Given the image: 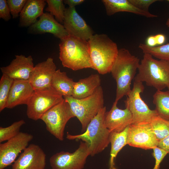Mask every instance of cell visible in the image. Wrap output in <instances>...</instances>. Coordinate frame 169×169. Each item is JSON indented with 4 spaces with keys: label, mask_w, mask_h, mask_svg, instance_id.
Masks as SVG:
<instances>
[{
    "label": "cell",
    "mask_w": 169,
    "mask_h": 169,
    "mask_svg": "<svg viewBox=\"0 0 169 169\" xmlns=\"http://www.w3.org/2000/svg\"><path fill=\"white\" fill-rule=\"evenodd\" d=\"M59 47V58L64 67L74 71L94 69L88 41L68 35L60 39Z\"/></svg>",
    "instance_id": "1"
},
{
    "label": "cell",
    "mask_w": 169,
    "mask_h": 169,
    "mask_svg": "<svg viewBox=\"0 0 169 169\" xmlns=\"http://www.w3.org/2000/svg\"><path fill=\"white\" fill-rule=\"evenodd\" d=\"M140 59L125 48L119 49L117 58L110 72L116 83V98L118 101L131 90V85L140 64Z\"/></svg>",
    "instance_id": "2"
},
{
    "label": "cell",
    "mask_w": 169,
    "mask_h": 169,
    "mask_svg": "<svg viewBox=\"0 0 169 169\" xmlns=\"http://www.w3.org/2000/svg\"><path fill=\"white\" fill-rule=\"evenodd\" d=\"M88 41L94 69L101 74L110 73L118 53L116 44L105 34H94Z\"/></svg>",
    "instance_id": "3"
},
{
    "label": "cell",
    "mask_w": 169,
    "mask_h": 169,
    "mask_svg": "<svg viewBox=\"0 0 169 169\" xmlns=\"http://www.w3.org/2000/svg\"><path fill=\"white\" fill-rule=\"evenodd\" d=\"M134 80L145 82L147 85L158 90L167 88L169 90V61L154 59L144 54Z\"/></svg>",
    "instance_id": "4"
},
{
    "label": "cell",
    "mask_w": 169,
    "mask_h": 169,
    "mask_svg": "<svg viewBox=\"0 0 169 169\" xmlns=\"http://www.w3.org/2000/svg\"><path fill=\"white\" fill-rule=\"evenodd\" d=\"M106 111V107L104 106L91 120L85 132L77 135L68 134L66 138L69 140H80L87 143L91 156L102 152L110 143V132L105 120Z\"/></svg>",
    "instance_id": "5"
},
{
    "label": "cell",
    "mask_w": 169,
    "mask_h": 169,
    "mask_svg": "<svg viewBox=\"0 0 169 169\" xmlns=\"http://www.w3.org/2000/svg\"><path fill=\"white\" fill-rule=\"evenodd\" d=\"M69 104L74 117H76L81 125L84 133L91 120L104 106L102 88L100 86L92 95L80 99L72 96L63 97Z\"/></svg>",
    "instance_id": "6"
},
{
    "label": "cell",
    "mask_w": 169,
    "mask_h": 169,
    "mask_svg": "<svg viewBox=\"0 0 169 169\" xmlns=\"http://www.w3.org/2000/svg\"><path fill=\"white\" fill-rule=\"evenodd\" d=\"M74 117L69 104L64 98L44 114L40 119L45 123L46 129L51 134L62 141L66 125Z\"/></svg>",
    "instance_id": "7"
},
{
    "label": "cell",
    "mask_w": 169,
    "mask_h": 169,
    "mask_svg": "<svg viewBox=\"0 0 169 169\" xmlns=\"http://www.w3.org/2000/svg\"><path fill=\"white\" fill-rule=\"evenodd\" d=\"M64 99L63 97L51 87L34 90L27 105L28 118L37 120L47 111Z\"/></svg>",
    "instance_id": "8"
},
{
    "label": "cell",
    "mask_w": 169,
    "mask_h": 169,
    "mask_svg": "<svg viewBox=\"0 0 169 169\" xmlns=\"http://www.w3.org/2000/svg\"><path fill=\"white\" fill-rule=\"evenodd\" d=\"M144 89L142 82L134 80L133 88L125 101V107L128 108L132 114V124L150 122L158 115L156 110L150 109L141 98V93Z\"/></svg>",
    "instance_id": "9"
},
{
    "label": "cell",
    "mask_w": 169,
    "mask_h": 169,
    "mask_svg": "<svg viewBox=\"0 0 169 169\" xmlns=\"http://www.w3.org/2000/svg\"><path fill=\"white\" fill-rule=\"evenodd\" d=\"M90 156L88 144L82 141L74 152H57L50 157L49 161L52 169H83Z\"/></svg>",
    "instance_id": "10"
},
{
    "label": "cell",
    "mask_w": 169,
    "mask_h": 169,
    "mask_svg": "<svg viewBox=\"0 0 169 169\" xmlns=\"http://www.w3.org/2000/svg\"><path fill=\"white\" fill-rule=\"evenodd\" d=\"M158 142L150 122L132 124L129 126L127 145L147 150L157 146Z\"/></svg>",
    "instance_id": "11"
},
{
    "label": "cell",
    "mask_w": 169,
    "mask_h": 169,
    "mask_svg": "<svg viewBox=\"0 0 169 169\" xmlns=\"http://www.w3.org/2000/svg\"><path fill=\"white\" fill-rule=\"evenodd\" d=\"M33 136L20 132L14 137L0 144V169H4L16 160L19 154L23 151L33 139Z\"/></svg>",
    "instance_id": "12"
},
{
    "label": "cell",
    "mask_w": 169,
    "mask_h": 169,
    "mask_svg": "<svg viewBox=\"0 0 169 169\" xmlns=\"http://www.w3.org/2000/svg\"><path fill=\"white\" fill-rule=\"evenodd\" d=\"M63 25L69 35L88 41L94 35L92 29L76 10L66 8Z\"/></svg>",
    "instance_id": "13"
},
{
    "label": "cell",
    "mask_w": 169,
    "mask_h": 169,
    "mask_svg": "<svg viewBox=\"0 0 169 169\" xmlns=\"http://www.w3.org/2000/svg\"><path fill=\"white\" fill-rule=\"evenodd\" d=\"M46 155L38 145H29L13 162L12 169H44Z\"/></svg>",
    "instance_id": "14"
},
{
    "label": "cell",
    "mask_w": 169,
    "mask_h": 169,
    "mask_svg": "<svg viewBox=\"0 0 169 169\" xmlns=\"http://www.w3.org/2000/svg\"><path fill=\"white\" fill-rule=\"evenodd\" d=\"M56 70V65L51 57L34 66L28 79L34 90H41L51 87L52 78Z\"/></svg>",
    "instance_id": "15"
},
{
    "label": "cell",
    "mask_w": 169,
    "mask_h": 169,
    "mask_svg": "<svg viewBox=\"0 0 169 169\" xmlns=\"http://www.w3.org/2000/svg\"><path fill=\"white\" fill-rule=\"evenodd\" d=\"M117 103L115 101L110 110L105 114V124L110 132H120L132 124V114L128 108L119 109Z\"/></svg>",
    "instance_id": "16"
},
{
    "label": "cell",
    "mask_w": 169,
    "mask_h": 169,
    "mask_svg": "<svg viewBox=\"0 0 169 169\" xmlns=\"http://www.w3.org/2000/svg\"><path fill=\"white\" fill-rule=\"evenodd\" d=\"M34 67L31 56L26 57L21 54L15 55L9 65L1 67L0 70L3 74L13 79L28 80Z\"/></svg>",
    "instance_id": "17"
},
{
    "label": "cell",
    "mask_w": 169,
    "mask_h": 169,
    "mask_svg": "<svg viewBox=\"0 0 169 169\" xmlns=\"http://www.w3.org/2000/svg\"><path fill=\"white\" fill-rule=\"evenodd\" d=\"M29 29V31L32 33H49L60 40L69 35L63 25L48 12L44 13L39 20L30 26Z\"/></svg>",
    "instance_id": "18"
},
{
    "label": "cell",
    "mask_w": 169,
    "mask_h": 169,
    "mask_svg": "<svg viewBox=\"0 0 169 169\" xmlns=\"http://www.w3.org/2000/svg\"><path fill=\"white\" fill-rule=\"evenodd\" d=\"M34 91L28 80L14 79L6 108L12 109L21 105H27Z\"/></svg>",
    "instance_id": "19"
},
{
    "label": "cell",
    "mask_w": 169,
    "mask_h": 169,
    "mask_svg": "<svg viewBox=\"0 0 169 169\" xmlns=\"http://www.w3.org/2000/svg\"><path fill=\"white\" fill-rule=\"evenodd\" d=\"M46 5L44 0H27L19 15V24L22 27H30L43 13Z\"/></svg>",
    "instance_id": "20"
},
{
    "label": "cell",
    "mask_w": 169,
    "mask_h": 169,
    "mask_svg": "<svg viewBox=\"0 0 169 169\" xmlns=\"http://www.w3.org/2000/svg\"><path fill=\"white\" fill-rule=\"evenodd\" d=\"M102 2L108 16L119 12H127L143 16L148 18H155L157 15L146 12L136 8L129 0H102Z\"/></svg>",
    "instance_id": "21"
},
{
    "label": "cell",
    "mask_w": 169,
    "mask_h": 169,
    "mask_svg": "<svg viewBox=\"0 0 169 169\" xmlns=\"http://www.w3.org/2000/svg\"><path fill=\"white\" fill-rule=\"evenodd\" d=\"M101 79L98 74H92L88 77L75 82L72 96L77 99L93 95L101 85Z\"/></svg>",
    "instance_id": "22"
},
{
    "label": "cell",
    "mask_w": 169,
    "mask_h": 169,
    "mask_svg": "<svg viewBox=\"0 0 169 169\" xmlns=\"http://www.w3.org/2000/svg\"><path fill=\"white\" fill-rule=\"evenodd\" d=\"M75 82L69 78L65 72L56 70L51 80V86L63 97L72 96Z\"/></svg>",
    "instance_id": "23"
},
{
    "label": "cell",
    "mask_w": 169,
    "mask_h": 169,
    "mask_svg": "<svg viewBox=\"0 0 169 169\" xmlns=\"http://www.w3.org/2000/svg\"><path fill=\"white\" fill-rule=\"evenodd\" d=\"M128 126L120 132L110 133V142L111 146L109 161L110 169H116L115 167V159L121 150L127 145Z\"/></svg>",
    "instance_id": "24"
},
{
    "label": "cell",
    "mask_w": 169,
    "mask_h": 169,
    "mask_svg": "<svg viewBox=\"0 0 169 169\" xmlns=\"http://www.w3.org/2000/svg\"><path fill=\"white\" fill-rule=\"evenodd\" d=\"M153 102L158 115L169 121V90H157L153 95Z\"/></svg>",
    "instance_id": "25"
},
{
    "label": "cell",
    "mask_w": 169,
    "mask_h": 169,
    "mask_svg": "<svg viewBox=\"0 0 169 169\" xmlns=\"http://www.w3.org/2000/svg\"><path fill=\"white\" fill-rule=\"evenodd\" d=\"M139 48L144 54H148L159 59L169 61V43L154 47L149 46L146 44H140Z\"/></svg>",
    "instance_id": "26"
},
{
    "label": "cell",
    "mask_w": 169,
    "mask_h": 169,
    "mask_svg": "<svg viewBox=\"0 0 169 169\" xmlns=\"http://www.w3.org/2000/svg\"><path fill=\"white\" fill-rule=\"evenodd\" d=\"M150 123L158 141L169 135V120L158 115L153 118Z\"/></svg>",
    "instance_id": "27"
},
{
    "label": "cell",
    "mask_w": 169,
    "mask_h": 169,
    "mask_svg": "<svg viewBox=\"0 0 169 169\" xmlns=\"http://www.w3.org/2000/svg\"><path fill=\"white\" fill-rule=\"evenodd\" d=\"M48 6L46 11L55 17L56 20L63 24L66 8L62 0H45Z\"/></svg>",
    "instance_id": "28"
},
{
    "label": "cell",
    "mask_w": 169,
    "mask_h": 169,
    "mask_svg": "<svg viewBox=\"0 0 169 169\" xmlns=\"http://www.w3.org/2000/svg\"><path fill=\"white\" fill-rule=\"evenodd\" d=\"M14 79L3 74L0 80V111L6 107L10 90Z\"/></svg>",
    "instance_id": "29"
},
{
    "label": "cell",
    "mask_w": 169,
    "mask_h": 169,
    "mask_svg": "<svg viewBox=\"0 0 169 169\" xmlns=\"http://www.w3.org/2000/svg\"><path fill=\"white\" fill-rule=\"evenodd\" d=\"M25 123L23 120L13 122L7 127H0V142L8 141L18 135L21 127Z\"/></svg>",
    "instance_id": "30"
},
{
    "label": "cell",
    "mask_w": 169,
    "mask_h": 169,
    "mask_svg": "<svg viewBox=\"0 0 169 169\" xmlns=\"http://www.w3.org/2000/svg\"><path fill=\"white\" fill-rule=\"evenodd\" d=\"M7 1L13 18H15L19 16L27 0H7Z\"/></svg>",
    "instance_id": "31"
},
{
    "label": "cell",
    "mask_w": 169,
    "mask_h": 169,
    "mask_svg": "<svg viewBox=\"0 0 169 169\" xmlns=\"http://www.w3.org/2000/svg\"><path fill=\"white\" fill-rule=\"evenodd\" d=\"M153 150V155L155 159V164L153 169H159L161 163L168 153L158 146L154 148Z\"/></svg>",
    "instance_id": "32"
},
{
    "label": "cell",
    "mask_w": 169,
    "mask_h": 169,
    "mask_svg": "<svg viewBox=\"0 0 169 169\" xmlns=\"http://www.w3.org/2000/svg\"><path fill=\"white\" fill-rule=\"evenodd\" d=\"M129 2L136 8L142 11L149 12V8L157 0H129Z\"/></svg>",
    "instance_id": "33"
},
{
    "label": "cell",
    "mask_w": 169,
    "mask_h": 169,
    "mask_svg": "<svg viewBox=\"0 0 169 169\" xmlns=\"http://www.w3.org/2000/svg\"><path fill=\"white\" fill-rule=\"evenodd\" d=\"M10 10L6 0H0V18L6 21L11 18Z\"/></svg>",
    "instance_id": "34"
},
{
    "label": "cell",
    "mask_w": 169,
    "mask_h": 169,
    "mask_svg": "<svg viewBox=\"0 0 169 169\" xmlns=\"http://www.w3.org/2000/svg\"><path fill=\"white\" fill-rule=\"evenodd\" d=\"M157 146L169 154V135L158 141Z\"/></svg>",
    "instance_id": "35"
},
{
    "label": "cell",
    "mask_w": 169,
    "mask_h": 169,
    "mask_svg": "<svg viewBox=\"0 0 169 169\" xmlns=\"http://www.w3.org/2000/svg\"><path fill=\"white\" fill-rule=\"evenodd\" d=\"M84 0H63L64 3L68 5L69 7L74 8L75 6L80 5L83 3Z\"/></svg>",
    "instance_id": "36"
},
{
    "label": "cell",
    "mask_w": 169,
    "mask_h": 169,
    "mask_svg": "<svg viewBox=\"0 0 169 169\" xmlns=\"http://www.w3.org/2000/svg\"><path fill=\"white\" fill-rule=\"evenodd\" d=\"M146 44L151 47L156 46L157 45L155 35H151L148 37L146 40Z\"/></svg>",
    "instance_id": "37"
},
{
    "label": "cell",
    "mask_w": 169,
    "mask_h": 169,
    "mask_svg": "<svg viewBox=\"0 0 169 169\" xmlns=\"http://www.w3.org/2000/svg\"><path fill=\"white\" fill-rule=\"evenodd\" d=\"M157 45H161L164 43L166 40V37L162 34H158L155 35Z\"/></svg>",
    "instance_id": "38"
},
{
    "label": "cell",
    "mask_w": 169,
    "mask_h": 169,
    "mask_svg": "<svg viewBox=\"0 0 169 169\" xmlns=\"http://www.w3.org/2000/svg\"><path fill=\"white\" fill-rule=\"evenodd\" d=\"M166 25L168 27H169V18H168L166 21Z\"/></svg>",
    "instance_id": "39"
},
{
    "label": "cell",
    "mask_w": 169,
    "mask_h": 169,
    "mask_svg": "<svg viewBox=\"0 0 169 169\" xmlns=\"http://www.w3.org/2000/svg\"><path fill=\"white\" fill-rule=\"evenodd\" d=\"M167 1L168 2H169V0H167Z\"/></svg>",
    "instance_id": "40"
}]
</instances>
